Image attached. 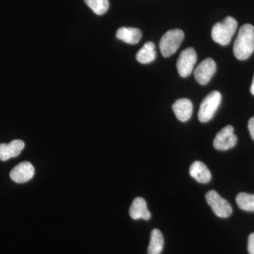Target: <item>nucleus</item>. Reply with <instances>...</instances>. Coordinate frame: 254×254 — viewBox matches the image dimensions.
<instances>
[{
	"label": "nucleus",
	"instance_id": "nucleus-1",
	"mask_svg": "<svg viewBox=\"0 0 254 254\" xmlns=\"http://www.w3.org/2000/svg\"><path fill=\"white\" fill-rule=\"evenodd\" d=\"M254 51V27L251 24H245L240 28L235 42L233 53L239 60H246Z\"/></svg>",
	"mask_w": 254,
	"mask_h": 254
},
{
	"label": "nucleus",
	"instance_id": "nucleus-2",
	"mask_svg": "<svg viewBox=\"0 0 254 254\" xmlns=\"http://www.w3.org/2000/svg\"><path fill=\"white\" fill-rule=\"evenodd\" d=\"M238 23L232 16H227L221 22L217 23L212 29V38L220 46L230 44L237 29Z\"/></svg>",
	"mask_w": 254,
	"mask_h": 254
},
{
	"label": "nucleus",
	"instance_id": "nucleus-3",
	"mask_svg": "<svg viewBox=\"0 0 254 254\" xmlns=\"http://www.w3.org/2000/svg\"><path fill=\"white\" fill-rule=\"evenodd\" d=\"M185 38V33L180 29H173L163 35L160 39V52L165 58L172 56L178 50Z\"/></svg>",
	"mask_w": 254,
	"mask_h": 254
},
{
	"label": "nucleus",
	"instance_id": "nucleus-4",
	"mask_svg": "<svg viewBox=\"0 0 254 254\" xmlns=\"http://www.w3.org/2000/svg\"><path fill=\"white\" fill-rule=\"evenodd\" d=\"M221 93L218 91L211 92L205 97L198 110V118L200 123H208L213 118L221 103Z\"/></svg>",
	"mask_w": 254,
	"mask_h": 254
},
{
	"label": "nucleus",
	"instance_id": "nucleus-5",
	"mask_svg": "<svg viewBox=\"0 0 254 254\" xmlns=\"http://www.w3.org/2000/svg\"><path fill=\"white\" fill-rule=\"evenodd\" d=\"M208 204L211 207L213 213L219 218H226L230 217L232 213V208L227 200L224 199L218 194V192L211 190L205 194Z\"/></svg>",
	"mask_w": 254,
	"mask_h": 254
},
{
	"label": "nucleus",
	"instance_id": "nucleus-6",
	"mask_svg": "<svg viewBox=\"0 0 254 254\" xmlns=\"http://www.w3.org/2000/svg\"><path fill=\"white\" fill-rule=\"evenodd\" d=\"M197 61L195 50L192 48H187L182 52L177 62V68L179 74L183 78L190 76Z\"/></svg>",
	"mask_w": 254,
	"mask_h": 254
},
{
	"label": "nucleus",
	"instance_id": "nucleus-7",
	"mask_svg": "<svg viewBox=\"0 0 254 254\" xmlns=\"http://www.w3.org/2000/svg\"><path fill=\"white\" fill-rule=\"evenodd\" d=\"M237 137L231 125L224 127L217 133L213 141L214 148L218 150L231 149L236 145Z\"/></svg>",
	"mask_w": 254,
	"mask_h": 254
},
{
	"label": "nucleus",
	"instance_id": "nucleus-8",
	"mask_svg": "<svg viewBox=\"0 0 254 254\" xmlns=\"http://www.w3.org/2000/svg\"><path fill=\"white\" fill-rule=\"evenodd\" d=\"M216 64L211 58L203 60L198 67L195 68L194 76L195 80L200 85H206L209 83L216 71Z\"/></svg>",
	"mask_w": 254,
	"mask_h": 254
},
{
	"label": "nucleus",
	"instance_id": "nucleus-9",
	"mask_svg": "<svg viewBox=\"0 0 254 254\" xmlns=\"http://www.w3.org/2000/svg\"><path fill=\"white\" fill-rule=\"evenodd\" d=\"M35 169L29 162H22L18 164L10 173V177L13 181L18 184L26 183L34 176Z\"/></svg>",
	"mask_w": 254,
	"mask_h": 254
},
{
	"label": "nucleus",
	"instance_id": "nucleus-10",
	"mask_svg": "<svg viewBox=\"0 0 254 254\" xmlns=\"http://www.w3.org/2000/svg\"><path fill=\"white\" fill-rule=\"evenodd\" d=\"M24 147V142L21 140H14L9 143H1L0 144V160L6 161L10 158L18 157L21 154Z\"/></svg>",
	"mask_w": 254,
	"mask_h": 254
},
{
	"label": "nucleus",
	"instance_id": "nucleus-11",
	"mask_svg": "<svg viewBox=\"0 0 254 254\" xmlns=\"http://www.w3.org/2000/svg\"><path fill=\"white\" fill-rule=\"evenodd\" d=\"M129 215L133 220L143 219L145 220H150L151 214L147 207L146 201L142 197H137L132 202L129 208Z\"/></svg>",
	"mask_w": 254,
	"mask_h": 254
},
{
	"label": "nucleus",
	"instance_id": "nucleus-12",
	"mask_svg": "<svg viewBox=\"0 0 254 254\" xmlns=\"http://www.w3.org/2000/svg\"><path fill=\"white\" fill-rule=\"evenodd\" d=\"M174 113L180 121H188L193 113V105L190 100L182 98L177 100L173 105Z\"/></svg>",
	"mask_w": 254,
	"mask_h": 254
},
{
	"label": "nucleus",
	"instance_id": "nucleus-13",
	"mask_svg": "<svg viewBox=\"0 0 254 254\" xmlns=\"http://www.w3.org/2000/svg\"><path fill=\"white\" fill-rule=\"evenodd\" d=\"M190 177L195 181L201 184H206L211 180V173L204 163L195 161L191 164L190 168Z\"/></svg>",
	"mask_w": 254,
	"mask_h": 254
},
{
	"label": "nucleus",
	"instance_id": "nucleus-14",
	"mask_svg": "<svg viewBox=\"0 0 254 254\" xmlns=\"http://www.w3.org/2000/svg\"><path fill=\"white\" fill-rule=\"evenodd\" d=\"M116 37L128 44L135 45L141 39L142 33L138 28L122 27L117 31Z\"/></svg>",
	"mask_w": 254,
	"mask_h": 254
},
{
	"label": "nucleus",
	"instance_id": "nucleus-15",
	"mask_svg": "<svg viewBox=\"0 0 254 254\" xmlns=\"http://www.w3.org/2000/svg\"><path fill=\"white\" fill-rule=\"evenodd\" d=\"M156 58L155 44L152 42H147L139 51L137 53L136 60L141 64H148L154 61Z\"/></svg>",
	"mask_w": 254,
	"mask_h": 254
},
{
	"label": "nucleus",
	"instance_id": "nucleus-16",
	"mask_svg": "<svg viewBox=\"0 0 254 254\" xmlns=\"http://www.w3.org/2000/svg\"><path fill=\"white\" fill-rule=\"evenodd\" d=\"M164 239L161 232L155 229L150 234L149 246L148 248V254H160L163 250Z\"/></svg>",
	"mask_w": 254,
	"mask_h": 254
},
{
	"label": "nucleus",
	"instance_id": "nucleus-17",
	"mask_svg": "<svg viewBox=\"0 0 254 254\" xmlns=\"http://www.w3.org/2000/svg\"><path fill=\"white\" fill-rule=\"evenodd\" d=\"M236 202L242 210L254 211V194L242 192L237 195Z\"/></svg>",
	"mask_w": 254,
	"mask_h": 254
},
{
	"label": "nucleus",
	"instance_id": "nucleus-18",
	"mask_svg": "<svg viewBox=\"0 0 254 254\" xmlns=\"http://www.w3.org/2000/svg\"><path fill=\"white\" fill-rule=\"evenodd\" d=\"M84 1L95 14L99 16L105 14L109 9L108 0H84Z\"/></svg>",
	"mask_w": 254,
	"mask_h": 254
},
{
	"label": "nucleus",
	"instance_id": "nucleus-19",
	"mask_svg": "<svg viewBox=\"0 0 254 254\" xmlns=\"http://www.w3.org/2000/svg\"><path fill=\"white\" fill-rule=\"evenodd\" d=\"M248 252L250 254H254V233H252L248 239Z\"/></svg>",
	"mask_w": 254,
	"mask_h": 254
},
{
	"label": "nucleus",
	"instance_id": "nucleus-20",
	"mask_svg": "<svg viewBox=\"0 0 254 254\" xmlns=\"http://www.w3.org/2000/svg\"><path fill=\"white\" fill-rule=\"evenodd\" d=\"M248 128L250 130L251 137L254 140V117L250 119L249 121Z\"/></svg>",
	"mask_w": 254,
	"mask_h": 254
},
{
	"label": "nucleus",
	"instance_id": "nucleus-21",
	"mask_svg": "<svg viewBox=\"0 0 254 254\" xmlns=\"http://www.w3.org/2000/svg\"><path fill=\"white\" fill-rule=\"evenodd\" d=\"M251 93H252V95H254V76L253 78V81H252V86H251Z\"/></svg>",
	"mask_w": 254,
	"mask_h": 254
}]
</instances>
